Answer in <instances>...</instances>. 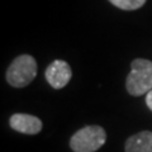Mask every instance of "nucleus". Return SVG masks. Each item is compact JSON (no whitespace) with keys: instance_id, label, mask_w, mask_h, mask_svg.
Returning <instances> with one entry per match:
<instances>
[{"instance_id":"nucleus-1","label":"nucleus","mask_w":152,"mask_h":152,"mask_svg":"<svg viewBox=\"0 0 152 152\" xmlns=\"http://www.w3.org/2000/svg\"><path fill=\"white\" fill-rule=\"evenodd\" d=\"M127 91L133 96H141L152 90V61L136 58L131 64V72L126 80Z\"/></svg>"},{"instance_id":"nucleus-2","label":"nucleus","mask_w":152,"mask_h":152,"mask_svg":"<svg viewBox=\"0 0 152 152\" xmlns=\"http://www.w3.org/2000/svg\"><path fill=\"white\" fill-rule=\"evenodd\" d=\"M37 62L31 55H20L7 70V81L13 88H24L34 80Z\"/></svg>"},{"instance_id":"nucleus-3","label":"nucleus","mask_w":152,"mask_h":152,"mask_svg":"<svg viewBox=\"0 0 152 152\" xmlns=\"http://www.w3.org/2000/svg\"><path fill=\"white\" fill-rule=\"evenodd\" d=\"M107 142V132L100 126H86L79 129L70 140L74 152H95Z\"/></svg>"},{"instance_id":"nucleus-4","label":"nucleus","mask_w":152,"mask_h":152,"mask_svg":"<svg viewBox=\"0 0 152 152\" xmlns=\"http://www.w3.org/2000/svg\"><path fill=\"white\" fill-rule=\"evenodd\" d=\"M47 83L53 89H62L72 77V70L64 60H55L45 71Z\"/></svg>"},{"instance_id":"nucleus-5","label":"nucleus","mask_w":152,"mask_h":152,"mask_svg":"<svg viewBox=\"0 0 152 152\" xmlns=\"http://www.w3.org/2000/svg\"><path fill=\"white\" fill-rule=\"evenodd\" d=\"M9 124L14 131L24 133V134H37L42 131V121L39 118L24 113L13 114Z\"/></svg>"},{"instance_id":"nucleus-6","label":"nucleus","mask_w":152,"mask_h":152,"mask_svg":"<svg viewBox=\"0 0 152 152\" xmlns=\"http://www.w3.org/2000/svg\"><path fill=\"white\" fill-rule=\"evenodd\" d=\"M126 152H152V132L142 131L126 141Z\"/></svg>"},{"instance_id":"nucleus-7","label":"nucleus","mask_w":152,"mask_h":152,"mask_svg":"<svg viewBox=\"0 0 152 152\" xmlns=\"http://www.w3.org/2000/svg\"><path fill=\"white\" fill-rule=\"evenodd\" d=\"M109 1L122 10H136L143 7L147 0H109Z\"/></svg>"},{"instance_id":"nucleus-8","label":"nucleus","mask_w":152,"mask_h":152,"mask_svg":"<svg viewBox=\"0 0 152 152\" xmlns=\"http://www.w3.org/2000/svg\"><path fill=\"white\" fill-rule=\"evenodd\" d=\"M146 104H147V107L150 108V110H152V90L147 93V95H146Z\"/></svg>"}]
</instances>
